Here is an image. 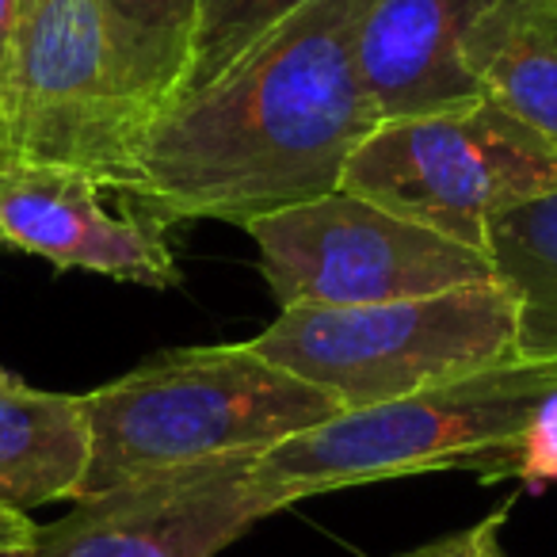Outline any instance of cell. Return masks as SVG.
<instances>
[{"instance_id":"cell-2","label":"cell","mask_w":557,"mask_h":557,"mask_svg":"<svg viewBox=\"0 0 557 557\" xmlns=\"http://www.w3.org/2000/svg\"><path fill=\"white\" fill-rule=\"evenodd\" d=\"M88 470L81 496L180 466L256 455L344 412L252 344L176 348L81 394Z\"/></svg>"},{"instance_id":"cell-11","label":"cell","mask_w":557,"mask_h":557,"mask_svg":"<svg viewBox=\"0 0 557 557\" xmlns=\"http://www.w3.org/2000/svg\"><path fill=\"white\" fill-rule=\"evenodd\" d=\"M88 470L81 394H50L20 379L0 386V508L32 511L77 500Z\"/></svg>"},{"instance_id":"cell-10","label":"cell","mask_w":557,"mask_h":557,"mask_svg":"<svg viewBox=\"0 0 557 557\" xmlns=\"http://www.w3.org/2000/svg\"><path fill=\"white\" fill-rule=\"evenodd\" d=\"M496 0H371L359 20L356 62L382 123L481 100L466 65L478 24Z\"/></svg>"},{"instance_id":"cell-12","label":"cell","mask_w":557,"mask_h":557,"mask_svg":"<svg viewBox=\"0 0 557 557\" xmlns=\"http://www.w3.org/2000/svg\"><path fill=\"white\" fill-rule=\"evenodd\" d=\"M466 65L488 100L557 146L554 0H496L466 47Z\"/></svg>"},{"instance_id":"cell-18","label":"cell","mask_w":557,"mask_h":557,"mask_svg":"<svg viewBox=\"0 0 557 557\" xmlns=\"http://www.w3.org/2000/svg\"><path fill=\"white\" fill-rule=\"evenodd\" d=\"M20 16H24V0H0V111H4V96H9L12 58H16V39H20ZM4 123H9V119H4Z\"/></svg>"},{"instance_id":"cell-1","label":"cell","mask_w":557,"mask_h":557,"mask_svg":"<svg viewBox=\"0 0 557 557\" xmlns=\"http://www.w3.org/2000/svg\"><path fill=\"white\" fill-rule=\"evenodd\" d=\"M371 0H313L207 88L141 123L111 191L153 230L248 222L336 191L382 123L359 77Z\"/></svg>"},{"instance_id":"cell-17","label":"cell","mask_w":557,"mask_h":557,"mask_svg":"<svg viewBox=\"0 0 557 557\" xmlns=\"http://www.w3.org/2000/svg\"><path fill=\"white\" fill-rule=\"evenodd\" d=\"M508 511H511V500H504L500 508L488 511L478 523L462 527V531H455V534H443V539H435V542H424V546L409 549V554H401V557H508L500 546V527H504V519H508Z\"/></svg>"},{"instance_id":"cell-5","label":"cell","mask_w":557,"mask_h":557,"mask_svg":"<svg viewBox=\"0 0 557 557\" xmlns=\"http://www.w3.org/2000/svg\"><path fill=\"white\" fill-rule=\"evenodd\" d=\"M341 187L397 218L488 252V230L557 191V146L481 96L447 111L379 123Z\"/></svg>"},{"instance_id":"cell-4","label":"cell","mask_w":557,"mask_h":557,"mask_svg":"<svg viewBox=\"0 0 557 557\" xmlns=\"http://www.w3.org/2000/svg\"><path fill=\"white\" fill-rule=\"evenodd\" d=\"M248 344L344 412L523 359L519 302L500 278L356 310H278Z\"/></svg>"},{"instance_id":"cell-7","label":"cell","mask_w":557,"mask_h":557,"mask_svg":"<svg viewBox=\"0 0 557 557\" xmlns=\"http://www.w3.org/2000/svg\"><path fill=\"white\" fill-rule=\"evenodd\" d=\"M12 161L73 164L111 191L141 123L96 0H24L9 96Z\"/></svg>"},{"instance_id":"cell-21","label":"cell","mask_w":557,"mask_h":557,"mask_svg":"<svg viewBox=\"0 0 557 557\" xmlns=\"http://www.w3.org/2000/svg\"><path fill=\"white\" fill-rule=\"evenodd\" d=\"M27 546H32V542H27ZM27 546H0V557H32Z\"/></svg>"},{"instance_id":"cell-19","label":"cell","mask_w":557,"mask_h":557,"mask_svg":"<svg viewBox=\"0 0 557 557\" xmlns=\"http://www.w3.org/2000/svg\"><path fill=\"white\" fill-rule=\"evenodd\" d=\"M32 534H35V523L24 511L0 508V546H27Z\"/></svg>"},{"instance_id":"cell-8","label":"cell","mask_w":557,"mask_h":557,"mask_svg":"<svg viewBox=\"0 0 557 557\" xmlns=\"http://www.w3.org/2000/svg\"><path fill=\"white\" fill-rule=\"evenodd\" d=\"M256 455L180 466L81 496L35 527L32 557H214L275 516L252 481Z\"/></svg>"},{"instance_id":"cell-14","label":"cell","mask_w":557,"mask_h":557,"mask_svg":"<svg viewBox=\"0 0 557 557\" xmlns=\"http://www.w3.org/2000/svg\"><path fill=\"white\" fill-rule=\"evenodd\" d=\"M488 256L519 302L523 359H557V191L504 214L488 230Z\"/></svg>"},{"instance_id":"cell-22","label":"cell","mask_w":557,"mask_h":557,"mask_svg":"<svg viewBox=\"0 0 557 557\" xmlns=\"http://www.w3.org/2000/svg\"><path fill=\"white\" fill-rule=\"evenodd\" d=\"M4 382H12V374H9V371H0V386H4Z\"/></svg>"},{"instance_id":"cell-15","label":"cell","mask_w":557,"mask_h":557,"mask_svg":"<svg viewBox=\"0 0 557 557\" xmlns=\"http://www.w3.org/2000/svg\"><path fill=\"white\" fill-rule=\"evenodd\" d=\"M306 4H313V0H202L191 62H187L180 96H191L207 88L210 81H218L256 39H263L271 27H278Z\"/></svg>"},{"instance_id":"cell-23","label":"cell","mask_w":557,"mask_h":557,"mask_svg":"<svg viewBox=\"0 0 557 557\" xmlns=\"http://www.w3.org/2000/svg\"><path fill=\"white\" fill-rule=\"evenodd\" d=\"M554 9H557V0H554Z\"/></svg>"},{"instance_id":"cell-3","label":"cell","mask_w":557,"mask_h":557,"mask_svg":"<svg viewBox=\"0 0 557 557\" xmlns=\"http://www.w3.org/2000/svg\"><path fill=\"white\" fill-rule=\"evenodd\" d=\"M554 386L557 359H516L386 405L336 412L263 450L252 481L283 511L310 496L412 473H481L519 440Z\"/></svg>"},{"instance_id":"cell-13","label":"cell","mask_w":557,"mask_h":557,"mask_svg":"<svg viewBox=\"0 0 557 557\" xmlns=\"http://www.w3.org/2000/svg\"><path fill=\"white\" fill-rule=\"evenodd\" d=\"M202 0H96L126 96L141 119L180 96Z\"/></svg>"},{"instance_id":"cell-6","label":"cell","mask_w":557,"mask_h":557,"mask_svg":"<svg viewBox=\"0 0 557 557\" xmlns=\"http://www.w3.org/2000/svg\"><path fill=\"white\" fill-rule=\"evenodd\" d=\"M278 310L409 302L496 278L493 256L336 191L245 225Z\"/></svg>"},{"instance_id":"cell-9","label":"cell","mask_w":557,"mask_h":557,"mask_svg":"<svg viewBox=\"0 0 557 557\" xmlns=\"http://www.w3.org/2000/svg\"><path fill=\"white\" fill-rule=\"evenodd\" d=\"M0 240L62 271L134 287L169 290L184 278L164 233L134 214H111L100 180L73 164H0Z\"/></svg>"},{"instance_id":"cell-20","label":"cell","mask_w":557,"mask_h":557,"mask_svg":"<svg viewBox=\"0 0 557 557\" xmlns=\"http://www.w3.org/2000/svg\"><path fill=\"white\" fill-rule=\"evenodd\" d=\"M12 161V141H9V123H4V111H0V164Z\"/></svg>"},{"instance_id":"cell-16","label":"cell","mask_w":557,"mask_h":557,"mask_svg":"<svg viewBox=\"0 0 557 557\" xmlns=\"http://www.w3.org/2000/svg\"><path fill=\"white\" fill-rule=\"evenodd\" d=\"M485 481L516 478L527 488H542L557 481V386L539 401L534 417L527 420V428L519 432V440L508 450L493 458L481 470Z\"/></svg>"}]
</instances>
